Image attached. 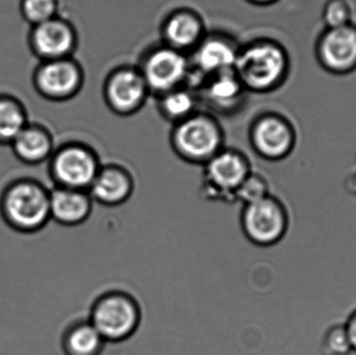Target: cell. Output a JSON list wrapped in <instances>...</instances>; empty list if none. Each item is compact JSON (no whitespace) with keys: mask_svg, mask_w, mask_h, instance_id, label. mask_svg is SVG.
<instances>
[{"mask_svg":"<svg viewBox=\"0 0 356 355\" xmlns=\"http://www.w3.org/2000/svg\"><path fill=\"white\" fill-rule=\"evenodd\" d=\"M194 90L199 104L207 106V112L224 116L240 110L248 94L234 70L207 77Z\"/></svg>","mask_w":356,"mask_h":355,"instance_id":"15","label":"cell"},{"mask_svg":"<svg viewBox=\"0 0 356 355\" xmlns=\"http://www.w3.org/2000/svg\"><path fill=\"white\" fill-rule=\"evenodd\" d=\"M320 66L334 75H347L356 70V24L325 28L315 46Z\"/></svg>","mask_w":356,"mask_h":355,"instance_id":"13","label":"cell"},{"mask_svg":"<svg viewBox=\"0 0 356 355\" xmlns=\"http://www.w3.org/2000/svg\"><path fill=\"white\" fill-rule=\"evenodd\" d=\"M196 92L188 85L177 88L156 97V108L161 116L171 124L180 122L199 110Z\"/></svg>","mask_w":356,"mask_h":355,"instance_id":"21","label":"cell"},{"mask_svg":"<svg viewBox=\"0 0 356 355\" xmlns=\"http://www.w3.org/2000/svg\"><path fill=\"white\" fill-rule=\"evenodd\" d=\"M0 214L6 225L14 231L37 233L51 220L50 190L35 179H16L2 192Z\"/></svg>","mask_w":356,"mask_h":355,"instance_id":"2","label":"cell"},{"mask_svg":"<svg viewBox=\"0 0 356 355\" xmlns=\"http://www.w3.org/2000/svg\"><path fill=\"white\" fill-rule=\"evenodd\" d=\"M323 352L326 355H348L353 352L346 327H332L326 333L323 341Z\"/></svg>","mask_w":356,"mask_h":355,"instance_id":"26","label":"cell"},{"mask_svg":"<svg viewBox=\"0 0 356 355\" xmlns=\"http://www.w3.org/2000/svg\"><path fill=\"white\" fill-rule=\"evenodd\" d=\"M269 194V185L263 175L251 172L243 181L234 196V201L241 202L243 206L267 197Z\"/></svg>","mask_w":356,"mask_h":355,"instance_id":"24","label":"cell"},{"mask_svg":"<svg viewBox=\"0 0 356 355\" xmlns=\"http://www.w3.org/2000/svg\"><path fill=\"white\" fill-rule=\"evenodd\" d=\"M106 343L89 319L69 325L62 338L66 355H100Z\"/></svg>","mask_w":356,"mask_h":355,"instance_id":"20","label":"cell"},{"mask_svg":"<svg viewBox=\"0 0 356 355\" xmlns=\"http://www.w3.org/2000/svg\"><path fill=\"white\" fill-rule=\"evenodd\" d=\"M15 156L27 165H39L49 160L54 154L51 133L40 124H29L10 144Z\"/></svg>","mask_w":356,"mask_h":355,"instance_id":"19","label":"cell"},{"mask_svg":"<svg viewBox=\"0 0 356 355\" xmlns=\"http://www.w3.org/2000/svg\"><path fill=\"white\" fill-rule=\"evenodd\" d=\"M139 304L131 294L110 291L100 295L90 311L89 321L108 343H120L133 337L141 324Z\"/></svg>","mask_w":356,"mask_h":355,"instance_id":"4","label":"cell"},{"mask_svg":"<svg viewBox=\"0 0 356 355\" xmlns=\"http://www.w3.org/2000/svg\"><path fill=\"white\" fill-rule=\"evenodd\" d=\"M102 95L113 114L131 117L144 108L150 92L137 66L121 65L106 75Z\"/></svg>","mask_w":356,"mask_h":355,"instance_id":"8","label":"cell"},{"mask_svg":"<svg viewBox=\"0 0 356 355\" xmlns=\"http://www.w3.org/2000/svg\"><path fill=\"white\" fill-rule=\"evenodd\" d=\"M29 46L42 62L73 58L79 47V33L70 21L58 15L31 27Z\"/></svg>","mask_w":356,"mask_h":355,"instance_id":"14","label":"cell"},{"mask_svg":"<svg viewBox=\"0 0 356 355\" xmlns=\"http://www.w3.org/2000/svg\"><path fill=\"white\" fill-rule=\"evenodd\" d=\"M202 16L190 8H178L169 13L161 25V43L190 54L207 35Z\"/></svg>","mask_w":356,"mask_h":355,"instance_id":"16","label":"cell"},{"mask_svg":"<svg viewBox=\"0 0 356 355\" xmlns=\"http://www.w3.org/2000/svg\"><path fill=\"white\" fill-rule=\"evenodd\" d=\"M225 133L217 117L207 110H197L172 125L170 145L180 160L203 166L225 147Z\"/></svg>","mask_w":356,"mask_h":355,"instance_id":"3","label":"cell"},{"mask_svg":"<svg viewBox=\"0 0 356 355\" xmlns=\"http://www.w3.org/2000/svg\"><path fill=\"white\" fill-rule=\"evenodd\" d=\"M102 165L91 146L68 142L54 149L49 158V175L56 187L89 191Z\"/></svg>","mask_w":356,"mask_h":355,"instance_id":"6","label":"cell"},{"mask_svg":"<svg viewBox=\"0 0 356 355\" xmlns=\"http://www.w3.org/2000/svg\"><path fill=\"white\" fill-rule=\"evenodd\" d=\"M27 124L24 106L13 96L0 95V145H10Z\"/></svg>","mask_w":356,"mask_h":355,"instance_id":"22","label":"cell"},{"mask_svg":"<svg viewBox=\"0 0 356 355\" xmlns=\"http://www.w3.org/2000/svg\"><path fill=\"white\" fill-rule=\"evenodd\" d=\"M238 45L232 35L222 31H207L202 41L188 54L191 75L188 87L194 89L202 79L234 70Z\"/></svg>","mask_w":356,"mask_h":355,"instance_id":"9","label":"cell"},{"mask_svg":"<svg viewBox=\"0 0 356 355\" xmlns=\"http://www.w3.org/2000/svg\"><path fill=\"white\" fill-rule=\"evenodd\" d=\"M38 93L50 101L63 102L79 95L85 85V72L75 58L44 60L33 73Z\"/></svg>","mask_w":356,"mask_h":355,"instance_id":"12","label":"cell"},{"mask_svg":"<svg viewBox=\"0 0 356 355\" xmlns=\"http://www.w3.org/2000/svg\"><path fill=\"white\" fill-rule=\"evenodd\" d=\"M234 71L248 93H271L288 79L291 58L280 42L257 38L240 45Z\"/></svg>","mask_w":356,"mask_h":355,"instance_id":"1","label":"cell"},{"mask_svg":"<svg viewBox=\"0 0 356 355\" xmlns=\"http://www.w3.org/2000/svg\"><path fill=\"white\" fill-rule=\"evenodd\" d=\"M93 202L88 191L54 187L50 190V218L63 226H77L89 218Z\"/></svg>","mask_w":356,"mask_h":355,"instance_id":"18","label":"cell"},{"mask_svg":"<svg viewBox=\"0 0 356 355\" xmlns=\"http://www.w3.org/2000/svg\"><path fill=\"white\" fill-rule=\"evenodd\" d=\"M202 167L203 193L218 201H234L238 188L252 172L248 156L234 148H222Z\"/></svg>","mask_w":356,"mask_h":355,"instance_id":"7","label":"cell"},{"mask_svg":"<svg viewBox=\"0 0 356 355\" xmlns=\"http://www.w3.org/2000/svg\"><path fill=\"white\" fill-rule=\"evenodd\" d=\"M326 28L344 26L353 22V8L347 0H327L322 10Z\"/></svg>","mask_w":356,"mask_h":355,"instance_id":"25","label":"cell"},{"mask_svg":"<svg viewBox=\"0 0 356 355\" xmlns=\"http://www.w3.org/2000/svg\"><path fill=\"white\" fill-rule=\"evenodd\" d=\"M241 226L247 239L255 245H274L284 238L288 226L286 210L273 196L268 195L243 206Z\"/></svg>","mask_w":356,"mask_h":355,"instance_id":"11","label":"cell"},{"mask_svg":"<svg viewBox=\"0 0 356 355\" xmlns=\"http://www.w3.org/2000/svg\"><path fill=\"white\" fill-rule=\"evenodd\" d=\"M23 18L31 24H40L58 16V0H21Z\"/></svg>","mask_w":356,"mask_h":355,"instance_id":"23","label":"cell"},{"mask_svg":"<svg viewBox=\"0 0 356 355\" xmlns=\"http://www.w3.org/2000/svg\"><path fill=\"white\" fill-rule=\"evenodd\" d=\"M345 327H346L347 335H348L353 352H356V313L350 317Z\"/></svg>","mask_w":356,"mask_h":355,"instance_id":"27","label":"cell"},{"mask_svg":"<svg viewBox=\"0 0 356 355\" xmlns=\"http://www.w3.org/2000/svg\"><path fill=\"white\" fill-rule=\"evenodd\" d=\"M150 95L156 97L184 85L191 75L188 54L165 44L152 46L144 51L137 65Z\"/></svg>","mask_w":356,"mask_h":355,"instance_id":"5","label":"cell"},{"mask_svg":"<svg viewBox=\"0 0 356 355\" xmlns=\"http://www.w3.org/2000/svg\"><path fill=\"white\" fill-rule=\"evenodd\" d=\"M135 191V179L127 167L119 164L102 165L89 194L93 201L104 206L125 204Z\"/></svg>","mask_w":356,"mask_h":355,"instance_id":"17","label":"cell"},{"mask_svg":"<svg viewBox=\"0 0 356 355\" xmlns=\"http://www.w3.org/2000/svg\"><path fill=\"white\" fill-rule=\"evenodd\" d=\"M246 1L253 4V6H268L276 3V2L280 1V0H246Z\"/></svg>","mask_w":356,"mask_h":355,"instance_id":"28","label":"cell"},{"mask_svg":"<svg viewBox=\"0 0 356 355\" xmlns=\"http://www.w3.org/2000/svg\"><path fill=\"white\" fill-rule=\"evenodd\" d=\"M248 137L255 154L268 160L286 158L296 143L294 125L276 112L257 115L249 126Z\"/></svg>","mask_w":356,"mask_h":355,"instance_id":"10","label":"cell"}]
</instances>
